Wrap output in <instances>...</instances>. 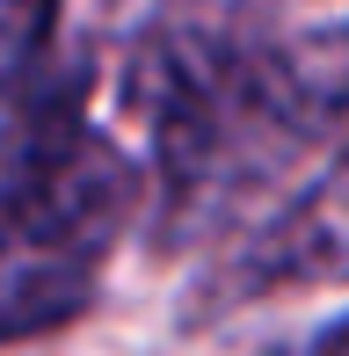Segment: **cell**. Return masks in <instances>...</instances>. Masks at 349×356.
Listing matches in <instances>:
<instances>
[{"label":"cell","mask_w":349,"mask_h":356,"mask_svg":"<svg viewBox=\"0 0 349 356\" xmlns=\"http://www.w3.org/2000/svg\"><path fill=\"white\" fill-rule=\"evenodd\" d=\"M138 204V168L81 117H44L0 175V342L88 305Z\"/></svg>","instance_id":"6da1fadb"},{"label":"cell","mask_w":349,"mask_h":356,"mask_svg":"<svg viewBox=\"0 0 349 356\" xmlns=\"http://www.w3.org/2000/svg\"><path fill=\"white\" fill-rule=\"evenodd\" d=\"M262 277H291V284L349 277V153L277 218V233L262 240Z\"/></svg>","instance_id":"7a4b0ae2"},{"label":"cell","mask_w":349,"mask_h":356,"mask_svg":"<svg viewBox=\"0 0 349 356\" xmlns=\"http://www.w3.org/2000/svg\"><path fill=\"white\" fill-rule=\"evenodd\" d=\"M58 29V0H0V88H15L44 58Z\"/></svg>","instance_id":"3957f363"},{"label":"cell","mask_w":349,"mask_h":356,"mask_svg":"<svg viewBox=\"0 0 349 356\" xmlns=\"http://www.w3.org/2000/svg\"><path fill=\"white\" fill-rule=\"evenodd\" d=\"M320 356H349V327H342V334H335V342H327Z\"/></svg>","instance_id":"277c9868"}]
</instances>
